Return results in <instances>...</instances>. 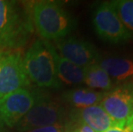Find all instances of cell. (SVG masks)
<instances>
[{
  "label": "cell",
  "mask_w": 133,
  "mask_h": 132,
  "mask_svg": "<svg viewBox=\"0 0 133 132\" xmlns=\"http://www.w3.org/2000/svg\"><path fill=\"white\" fill-rule=\"evenodd\" d=\"M31 12L16 1L0 0V50H17L34 32Z\"/></svg>",
  "instance_id": "1"
},
{
  "label": "cell",
  "mask_w": 133,
  "mask_h": 132,
  "mask_svg": "<svg viewBox=\"0 0 133 132\" xmlns=\"http://www.w3.org/2000/svg\"><path fill=\"white\" fill-rule=\"evenodd\" d=\"M31 16L34 27L41 40L49 42L68 37L76 25L75 18L59 3L54 1L35 3Z\"/></svg>",
  "instance_id": "2"
},
{
  "label": "cell",
  "mask_w": 133,
  "mask_h": 132,
  "mask_svg": "<svg viewBox=\"0 0 133 132\" xmlns=\"http://www.w3.org/2000/svg\"><path fill=\"white\" fill-rule=\"evenodd\" d=\"M23 64L29 81L37 86L52 89L61 88L54 61L45 40L37 39L34 41L25 53Z\"/></svg>",
  "instance_id": "3"
},
{
  "label": "cell",
  "mask_w": 133,
  "mask_h": 132,
  "mask_svg": "<svg viewBox=\"0 0 133 132\" xmlns=\"http://www.w3.org/2000/svg\"><path fill=\"white\" fill-rule=\"evenodd\" d=\"M35 94L36 99L33 107L15 126L16 130L26 132L36 128L67 124L66 112L60 103L41 92H35Z\"/></svg>",
  "instance_id": "4"
},
{
  "label": "cell",
  "mask_w": 133,
  "mask_h": 132,
  "mask_svg": "<svg viewBox=\"0 0 133 132\" xmlns=\"http://www.w3.org/2000/svg\"><path fill=\"white\" fill-rule=\"evenodd\" d=\"M92 23L99 37L109 43H124L132 38L111 2H102L96 5L92 12Z\"/></svg>",
  "instance_id": "5"
},
{
  "label": "cell",
  "mask_w": 133,
  "mask_h": 132,
  "mask_svg": "<svg viewBox=\"0 0 133 132\" xmlns=\"http://www.w3.org/2000/svg\"><path fill=\"white\" fill-rule=\"evenodd\" d=\"M29 84L23 64V58L19 52L0 55V99Z\"/></svg>",
  "instance_id": "6"
},
{
  "label": "cell",
  "mask_w": 133,
  "mask_h": 132,
  "mask_svg": "<svg viewBox=\"0 0 133 132\" xmlns=\"http://www.w3.org/2000/svg\"><path fill=\"white\" fill-rule=\"evenodd\" d=\"M100 105L118 125H126L133 114V83L128 82L105 92Z\"/></svg>",
  "instance_id": "7"
},
{
  "label": "cell",
  "mask_w": 133,
  "mask_h": 132,
  "mask_svg": "<svg viewBox=\"0 0 133 132\" xmlns=\"http://www.w3.org/2000/svg\"><path fill=\"white\" fill-rule=\"evenodd\" d=\"M35 92L27 88L18 89L0 99V123L15 128L17 123L33 107Z\"/></svg>",
  "instance_id": "8"
},
{
  "label": "cell",
  "mask_w": 133,
  "mask_h": 132,
  "mask_svg": "<svg viewBox=\"0 0 133 132\" xmlns=\"http://www.w3.org/2000/svg\"><path fill=\"white\" fill-rule=\"evenodd\" d=\"M58 54L82 68H87L100 61V54L90 42L75 37H65L53 42Z\"/></svg>",
  "instance_id": "9"
},
{
  "label": "cell",
  "mask_w": 133,
  "mask_h": 132,
  "mask_svg": "<svg viewBox=\"0 0 133 132\" xmlns=\"http://www.w3.org/2000/svg\"><path fill=\"white\" fill-rule=\"evenodd\" d=\"M70 115L74 121L83 123L96 132H104L118 124L100 104L83 109H73Z\"/></svg>",
  "instance_id": "10"
},
{
  "label": "cell",
  "mask_w": 133,
  "mask_h": 132,
  "mask_svg": "<svg viewBox=\"0 0 133 132\" xmlns=\"http://www.w3.org/2000/svg\"><path fill=\"white\" fill-rule=\"evenodd\" d=\"M46 43L52 56L56 73L61 84L78 85V84L83 83L84 77H85V68L76 65L71 62L61 57L56 51L52 42L46 41Z\"/></svg>",
  "instance_id": "11"
},
{
  "label": "cell",
  "mask_w": 133,
  "mask_h": 132,
  "mask_svg": "<svg viewBox=\"0 0 133 132\" xmlns=\"http://www.w3.org/2000/svg\"><path fill=\"white\" fill-rule=\"evenodd\" d=\"M105 92L95 90L89 88H77L64 92L62 99L74 109H83L99 105Z\"/></svg>",
  "instance_id": "12"
},
{
  "label": "cell",
  "mask_w": 133,
  "mask_h": 132,
  "mask_svg": "<svg viewBox=\"0 0 133 132\" xmlns=\"http://www.w3.org/2000/svg\"><path fill=\"white\" fill-rule=\"evenodd\" d=\"M98 64L115 81H123L133 77V62L122 58H107L100 59Z\"/></svg>",
  "instance_id": "13"
},
{
  "label": "cell",
  "mask_w": 133,
  "mask_h": 132,
  "mask_svg": "<svg viewBox=\"0 0 133 132\" xmlns=\"http://www.w3.org/2000/svg\"><path fill=\"white\" fill-rule=\"evenodd\" d=\"M89 88L100 89L102 92L111 90L114 86L112 79L98 63L85 68L84 81Z\"/></svg>",
  "instance_id": "14"
},
{
  "label": "cell",
  "mask_w": 133,
  "mask_h": 132,
  "mask_svg": "<svg viewBox=\"0 0 133 132\" xmlns=\"http://www.w3.org/2000/svg\"><path fill=\"white\" fill-rule=\"evenodd\" d=\"M115 11L125 29L133 33V0L111 1Z\"/></svg>",
  "instance_id": "15"
},
{
  "label": "cell",
  "mask_w": 133,
  "mask_h": 132,
  "mask_svg": "<svg viewBox=\"0 0 133 132\" xmlns=\"http://www.w3.org/2000/svg\"><path fill=\"white\" fill-rule=\"evenodd\" d=\"M67 124H58L46 126L42 128H36L26 132H67Z\"/></svg>",
  "instance_id": "16"
},
{
  "label": "cell",
  "mask_w": 133,
  "mask_h": 132,
  "mask_svg": "<svg viewBox=\"0 0 133 132\" xmlns=\"http://www.w3.org/2000/svg\"><path fill=\"white\" fill-rule=\"evenodd\" d=\"M104 132H133V130L131 128L126 125H118L116 124L112 127L109 128Z\"/></svg>",
  "instance_id": "17"
},
{
  "label": "cell",
  "mask_w": 133,
  "mask_h": 132,
  "mask_svg": "<svg viewBox=\"0 0 133 132\" xmlns=\"http://www.w3.org/2000/svg\"><path fill=\"white\" fill-rule=\"evenodd\" d=\"M74 132H96V131L92 130L89 126L83 124V123H79L78 127L76 129Z\"/></svg>",
  "instance_id": "18"
},
{
  "label": "cell",
  "mask_w": 133,
  "mask_h": 132,
  "mask_svg": "<svg viewBox=\"0 0 133 132\" xmlns=\"http://www.w3.org/2000/svg\"><path fill=\"white\" fill-rule=\"evenodd\" d=\"M126 126H128V127H130L131 129V130H133V121H130L126 123Z\"/></svg>",
  "instance_id": "19"
},
{
  "label": "cell",
  "mask_w": 133,
  "mask_h": 132,
  "mask_svg": "<svg viewBox=\"0 0 133 132\" xmlns=\"http://www.w3.org/2000/svg\"><path fill=\"white\" fill-rule=\"evenodd\" d=\"M130 121H133V114H132V116H131V119H130V120H129V121H128V122H130ZM128 122H127V123H128Z\"/></svg>",
  "instance_id": "20"
},
{
  "label": "cell",
  "mask_w": 133,
  "mask_h": 132,
  "mask_svg": "<svg viewBox=\"0 0 133 132\" xmlns=\"http://www.w3.org/2000/svg\"><path fill=\"white\" fill-rule=\"evenodd\" d=\"M0 132H3V131H2V130H0Z\"/></svg>",
  "instance_id": "21"
},
{
  "label": "cell",
  "mask_w": 133,
  "mask_h": 132,
  "mask_svg": "<svg viewBox=\"0 0 133 132\" xmlns=\"http://www.w3.org/2000/svg\"><path fill=\"white\" fill-rule=\"evenodd\" d=\"M0 55H1V52H0Z\"/></svg>",
  "instance_id": "22"
}]
</instances>
